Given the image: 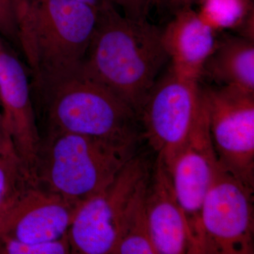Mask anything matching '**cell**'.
Here are the masks:
<instances>
[{"label":"cell","mask_w":254,"mask_h":254,"mask_svg":"<svg viewBox=\"0 0 254 254\" xmlns=\"http://www.w3.org/2000/svg\"><path fill=\"white\" fill-rule=\"evenodd\" d=\"M0 130H1V131H3V133H4V130H3L2 127V120H1V112H0Z\"/></svg>","instance_id":"25"},{"label":"cell","mask_w":254,"mask_h":254,"mask_svg":"<svg viewBox=\"0 0 254 254\" xmlns=\"http://www.w3.org/2000/svg\"><path fill=\"white\" fill-rule=\"evenodd\" d=\"M150 175L142 180L130 198L113 254H156L150 240L145 205Z\"/></svg>","instance_id":"15"},{"label":"cell","mask_w":254,"mask_h":254,"mask_svg":"<svg viewBox=\"0 0 254 254\" xmlns=\"http://www.w3.org/2000/svg\"><path fill=\"white\" fill-rule=\"evenodd\" d=\"M20 9L16 0H0V36L19 47Z\"/></svg>","instance_id":"19"},{"label":"cell","mask_w":254,"mask_h":254,"mask_svg":"<svg viewBox=\"0 0 254 254\" xmlns=\"http://www.w3.org/2000/svg\"><path fill=\"white\" fill-rule=\"evenodd\" d=\"M71 254L67 233L58 240L38 243H25L0 237V254Z\"/></svg>","instance_id":"18"},{"label":"cell","mask_w":254,"mask_h":254,"mask_svg":"<svg viewBox=\"0 0 254 254\" xmlns=\"http://www.w3.org/2000/svg\"><path fill=\"white\" fill-rule=\"evenodd\" d=\"M219 164L254 186V93L222 86L200 89Z\"/></svg>","instance_id":"8"},{"label":"cell","mask_w":254,"mask_h":254,"mask_svg":"<svg viewBox=\"0 0 254 254\" xmlns=\"http://www.w3.org/2000/svg\"><path fill=\"white\" fill-rule=\"evenodd\" d=\"M115 6H119L127 18L136 21L147 20L151 0H112Z\"/></svg>","instance_id":"20"},{"label":"cell","mask_w":254,"mask_h":254,"mask_svg":"<svg viewBox=\"0 0 254 254\" xmlns=\"http://www.w3.org/2000/svg\"><path fill=\"white\" fill-rule=\"evenodd\" d=\"M202 4L199 14L214 30L235 27L254 14H247L245 0H205Z\"/></svg>","instance_id":"17"},{"label":"cell","mask_w":254,"mask_h":254,"mask_svg":"<svg viewBox=\"0 0 254 254\" xmlns=\"http://www.w3.org/2000/svg\"><path fill=\"white\" fill-rule=\"evenodd\" d=\"M222 86L254 93V42L246 36H227L216 41L203 72Z\"/></svg>","instance_id":"14"},{"label":"cell","mask_w":254,"mask_h":254,"mask_svg":"<svg viewBox=\"0 0 254 254\" xmlns=\"http://www.w3.org/2000/svg\"><path fill=\"white\" fill-rule=\"evenodd\" d=\"M80 207L28 177L0 215V237L25 243L58 240L67 233Z\"/></svg>","instance_id":"10"},{"label":"cell","mask_w":254,"mask_h":254,"mask_svg":"<svg viewBox=\"0 0 254 254\" xmlns=\"http://www.w3.org/2000/svg\"><path fill=\"white\" fill-rule=\"evenodd\" d=\"M204 1L205 0H151V6H155L160 14L172 16L180 10L192 7L195 4H202Z\"/></svg>","instance_id":"21"},{"label":"cell","mask_w":254,"mask_h":254,"mask_svg":"<svg viewBox=\"0 0 254 254\" xmlns=\"http://www.w3.org/2000/svg\"><path fill=\"white\" fill-rule=\"evenodd\" d=\"M147 218L156 254H190L186 221L174 190L171 173L163 160H155L147 187Z\"/></svg>","instance_id":"12"},{"label":"cell","mask_w":254,"mask_h":254,"mask_svg":"<svg viewBox=\"0 0 254 254\" xmlns=\"http://www.w3.org/2000/svg\"><path fill=\"white\" fill-rule=\"evenodd\" d=\"M98 16V8L77 0H28L18 36L32 86L80 71Z\"/></svg>","instance_id":"4"},{"label":"cell","mask_w":254,"mask_h":254,"mask_svg":"<svg viewBox=\"0 0 254 254\" xmlns=\"http://www.w3.org/2000/svg\"><path fill=\"white\" fill-rule=\"evenodd\" d=\"M199 102L198 81L170 68L143 103L139 115L142 138L168 168L190 136Z\"/></svg>","instance_id":"7"},{"label":"cell","mask_w":254,"mask_h":254,"mask_svg":"<svg viewBox=\"0 0 254 254\" xmlns=\"http://www.w3.org/2000/svg\"><path fill=\"white\" fill-rule=\"evenodd\" d=\"M137 145L76 133H43L28 177L81 206L113 181L136 154Z\"/></svg>","instance_id":"3"},{"label":"cell","mask_w":254,"mask_h":254,"mask_svg":"<svg viewBox=\"0 0 254 254\" xmlns=\"http://www.w3.org/2000/svg\"><path fill=\"white\" fill-rule=\"evenodd\" d=\"M218 165L208 112L200 93L199 105L190 136L169 168L186 221L190 254H201V210Z\"/></svg>","instance_id":"9"},{"label":"cell","mask_w":254,"mask_h":254,"mask_svg":"<svg viewBox=\"0 0 254 254\" xmlns=\"http://www.w3.org/2000/svg\"><path fill=\"white\" fill-rule=\"evenodd\" d=\"M16 1H17L18 4H19V6H21V7L26 6L28 2V0H16Z\"/></svg>","instance_id":"24"},{"label":"cell","mask_w":254,"mask_h":254,"mask_svg":"<svg viewBox=\"0 0 254 254\" xmlns=\"http://www.w3.org/2000/svg\"><path fill=\"white\" fill-rule=\"evenodd\" d=\"M28 173L9 137L0 151V215L28 180Z\"/></svg>","instance_id":"16"},{"label":"cell","mask_w":254,"mask_h":254,"mask_svg":"<svg viewBox=\"0 0 254 254\" xmlns=\"http://www.w3.org/2000/svg\"><path fill=\"white\" fill-rule=\"evenodd\" d=\"M31 88L40 135L76 133L124 144L138 145L142 139L134 110L81 70Z\"/></svg>","instance_id":"2"},{"label":"cell","mask_w":254,"mask_h":254,"mask_svg":"<svg viewBox=\"0 0 254 254\" xmlns=\"http://www.w3.org/2000/svg\"><path fill=\"white\" fill-rule=\"evenodd\" d=\"M0 36V112L4 134L9 137L28 172L40 133L27 71Z\"/></svg>","instance_id":"11"},{"label":"cell","mask_w":254,"mask_h":254,"mask_svg":"<svg viewBox=\"0 0 254 254\" xmlns=\"http://www.w3.org/2000/svg\"><path fill=\"white\" fill-rule=\"evenodd\" d=\"M98 21L81 69L140 113L169 57L162 30L120 14L113 3L98 8Z\"/></svg>","instance_id":"1"},{"label":"cell","mask_w":254,"mask_h":254,"mask_svg":"<svg viewBox=\"0 0 254 254\" xmlns=\"http://www.w3.org/2000/svg\"><path fill=\"white\" fill-rule=\"evenodd\" d=\"M171 17L162 30L170 68L180 76L198 81L215 48V30L192 7L180 10Z\"/></svg>","instance_id":"13"},{"label":"cell","mask_w":254,"mask_h":254,"mask_svg":"<svg viewBox=\"0 0 254 254\" xmlns=\"http://www.w3.org/2000/svg\"><path fill=\"white\" fill-rule=\"evenodd\" d=\"M6 136H5L4 133L0 130V151H1V148H2L3 145H4L5 138Z\"/></svg>","instance_id":"23"},{"label":"cell","mask_w":254,"mask_h":254,"mask_svg":"<svg viewBox=\"0 0 254 254\" xmlns=\"http://www.w3.org/2000/svg\"><path fill=\"white\" fill-rule=\"evenodd\" d=\"M77 1L91 5L98 9L103 5L108 4V3H113L112 0H77Z\"/></svg>","instance_id":"22"},{"label":"cell","mask_w":254,"mask_h":254,"mask_svg":"<svg viewBox=\"0 0 254 254\" xmlns=\"http://www.w3.org/2000/svg\"><path fill=\"white\" fill-rule=\"evenodd\" d=\"M150 169L136 153L109 185L81 205L68 230L71 254H113L127 205Z\"/></svg>","instance_id":"5"},{"label":"cell","mask_w":254,"mask_h":254,"mask_svg":"<svg viewBox=\"0 0 254 254\" xmlns=\"http://www.w3.org/2000/svg\"><path fill=\"white\" fill-rule=\"evenodd\" d=\"M254 187L218 163L201 210V254L254 253Z\"/></svg>","instance_id":"6"}]
</instances>
